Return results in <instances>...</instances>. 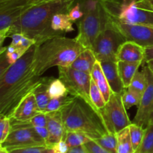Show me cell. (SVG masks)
I'll list each match as a JSON object with an SVG mask.
<instances>
[{"mask_svg": "<svg viewBox=\"0 0 153 153\" xmlns=\"http://www.w3.org/2000/svg\"><path fill=\"white\" fill-rule=\"evenodd\" d=\"M51 148H52V149H54L55 150L61 153H67L69 150L68 146H67V143H66V141L64 140H60L59 142L56 143L55 144L52 145V146H51Z\"/></svg>", "mask_w": 153, "mask_h": 153, "instance_id": "cell-38", "label": "cell"}, {"mask_svg": "<svg viewBox=\"0 0 153 153\" xmlns=\"http://www.w3.org/2000/svg\"><path fill=\"white\" fill-rule=\"evenodd\" d=\"M11 131L10 118L6 116H0V144L2 143Z\"/></svg>", "mask_w": 153, "mask_h": 153, "instance_id": "cell-33", "label": "cell"}, {"mask_svg": "<svg viewBox=\"0 0 153 153\" xmlns=\"http://www.w3.org/2000/svg\"><path fill=\"white\" fill-rule=\"evenodd\" d=\"M84 16L79 20V32L75 38L85 49H91L99 34L108 23L102 0H77Z\"/></svg>", "mask_w": 153, "mask_h": 153, "instance_id": "cell-5", "label": "cell"}, {"mask_svg": "<svg viewBox=\"0 0 153 153\" xmlns=\"http://www.w3.org/2000/svg\"><path fill=\"white\" fill-rule=\"evenodd\" d=\"M141 64H143L142 62L117 61V67L120 76L126 88H128L129 87L134 75L138 71L139 67Z\"/></svg>", "mask_w": 153, "mask_h": 153, "instance_id": "cell-21", "label": "cell"}, {"mask_svg": "<svg viewBox=\"0 0 153 153\" xmlns=\"http://www.w3.org/2000/svg\"><path fill=\"white\" fill-rule=\"evenodd\" d=\"M41 113L32 92L27 94L13 110L10 121L16 123L28 122L38 114Z\"/></svg>", "mask_w": 153, "mask_h": 153, "instance_id": "cell-14", "label": "cell"}, {"mask_svg": "<svg viewBox=\"0 0 153 153\" xmlns=\"http://www.w3.org/2000/svg\"><path fill=\"white\" fill-rule=\"evenodd\" d=\"M76 38L55 36L38 44L34 55L33 69L41 76L54 67H70L78 55L85 49Z\"/></svg>", "mask_w": 153, "mask_h": 153, "instance_id": "cell-3", "label": "cell"}, {"mask_svg": "<svg viewBox=\"0 0 153 153\" xmlns=\"http://www.w3.org/2000/svg\"><path fill=\"white\" fill-rule=\"evenodd\" d=\"M48 153H61V152H58V151L55 150V149H52V148L49 147V151H48Z\"/></svg>", "mask_w": 153, "mask_h": 153, "instance_id": "cell-46", "label": "cell"}, {"mask_svg": "<svg viewBox=\"0 0 153 153\" xmlns=\"http://www.w3.org/2000/svg\"><path fill=\"white\" fill-rule=\"evenodd\" d=\"M117 153H134L129 134V128L126 127L117 133Z\"/></svg>", "mask_w": 153, "mask_h": 153, "instance_id": "cell-23", "label": "cell"}, {"mask_svg": "<svg viewBox=\"0 0 153 153\" xmlns=\"http://www.w3.org/2000/svg\"><path fill=\"white\" fill-rule=\"evenodd\" d=\"M73 22L70 20L68 13H58L52 17V28L54 31L63 34L65 32H71L75 30Z\"/></svg>", "mask_w": 153, "mask_h": 153, "instance_id": "cell-22", "label": "cell"}, {"mask_svg": "<svg viewBox=\"0 0 153 153\" xmlns=\"http://www.w3.org/2000/svg\"><path fill=\"white\" fill-rule=\"evenodd\" d=\"M92 139L84 133L79 131H67L66 132L64 140L67 143L69 149L84 146Z\"/></svg>", "mask_w": 153, "mask_h": 153, "instance_id": "cell-24", "label": "cell"}, {"mask_svg": "<svg viewBox=\"0 0 153 153\" xmlns=\"http://www.w3.org/2000/svg\"><path fill=\"white\" fill-rule=\"evenodd\" d=\"M149 61H153V46L145 47V56L143 63L146 64Z\"/></svg>", "mask_w": 153, "mask_h": 153, "instance_id": "cell-41", "label": "cell"}, {"mask_svg": "<svg viewBox=\"0 0 153 153\" xmlns=\"http://www.w3.org/2000/svg\"><path fill=\"white\" fill-rule=\"evenodd\" d=\"M67 153H89V152L86 150V149L84 147V146H78V147L69 149L68 152Z\"/></svg>", "mask_w": 153, "mask_h": 153, "instance_id": "cell-42", "label": "cell"}, {"mask_svg": "<svg viewBox=\"0 0 153 153\" xmlns=\"http://www.w3.org/2000/svg\"><path fill=\"white\" fill-rule=\"evenodd\" d=\"M97 58L91 49H85L72 63L70 67L76 70L91 74Z\"/></svg>", "mask_w": 153, "mask_h": 153, "instance_id": "cell-18", "label": "cell"}, {"mask_svg": "<svg viewBox=\"0 0 153 153\" xmlns=\"http://www.w3.org/2000/svg\"><path fill=\"white\" fill-rule=\"evenodd\" d=\"M53 79V77H43L41 82L32 91L39 108L43 113H44L51 100L49 94V87Z\"/></svg>", "mask_w": 153, "mask_h": 153, "instance_id": "cell-19", "label": "cell"}, {"mask_svg": "<svg viewBox=\"0 0 153 153\" xmlns=\"http://www.w3.org/2000/svg\"><path fill=\"white\" fill-rule=\"evenodd\" d=\"M84 147L89 153H111L96 143L94 140H91L89 142L85 143Z\"/></svg>", "mask_w": 153, "mask_h": 153, "instance_id": "cell-36", "label": "cell"}, {"mask_svg": "<svg viewBox=\"0 0 153 153\" xmlns=\"http://www.w3.org/2000/svg\"><path fill=\"white\" fill-rule=\"evenodd\" d=\"M11 131L1 146L7 149L27 146H47L45 140L39 135L35 128L28 122H11Z\"/></svg>", "mask_w": 153, "mask_h": 153, "instance_id": "cell-9", "label": "cell"}, {"mask_svg": "<svg viewBox=\"0 0 153 153\" xmlns=\"http://www.w3.org/2000/svg\"><path fill=\"white\" fill-rule=\"evenodd\" d=\"M143 70L146 75L147 85L142 95L140 105L137 107V113L134 120L131 121V123L146 128L149 125V118L153 111V76L146 65L143 67Z\"/></svg>", "mask_w": 153, "mask_h": 153, "instance_id": "cell-12", "label": "cell"}, {"mask_svg": "<svg viewBox=\"0 0 153 153\" xmlns=\"http://www.w3.org/2000/svg\"><path fill=\"white\" fill-rule=\"evenodd\" d=\"M46 120L47 124L46 128L49 131V140L47 146L51 147L52 145L55 144L60 140H64L65 137V129L61 116V111H55L47 113Z\"/></svg>", "mask_w": 153, "mask_h": 153, "instance_id": "cell-15", "label": "cell"}, {"mask_svg": "<svg viewBox=\"0 0 153 153\" xmlns=\"http://www.w3.org/2000/svg\"><path fill=\"white\" fill-rule=\"evenodd\" d=\"M138 6L140 8L153 12V0H139Z\"/></svg>", "mask_w": 153, "mask_h": 153, "instance_id": "cell-40", "label": "cell"}, {"mask_svg": "<svg viewBox=\"0 0 153 153\" xmlns=\"http://www.w3.org/2000/svg\"><path fill=\"white\" fill-rule=\"evenodd\" d=\"M96 143H98L100 146L104 148L111 153H117V134L113 133H108L101 137L94 140Z\"/></svg>", "mask_w": 153, "mask_h": 153, "instance_id": "cell-27", "label": "cell"}, {"mask_svg": "<svg viewBox=\"0 0 153 153\" xmlns=\"http://www.w3.org/2000/svg\"><path fill=\"white\" fill-rule=\"evenodd\" d=\"M90 97H91L92 104L99 111H101L105 106L106 102L105 100L104 97L97 85L93 80H91V88H90Z\"/></svg>", "mask_w": 153, "mask_h": 153, "instance_id": "cell-31", "label": "cell"}, {"mask_svg": "<svg viewBox=\"0 0 153 153\" xmlns=\"http://www.w3.org/2000/svg\"><path fill=\"white\" fill-rule=\"evenodd\" d=\"M28 123L33 127H46V124H47L46 114L41 112L34 117L29 121H28Z\"/></svg>", "mask_w": 153, "mask_h": 153, "instance_id": "cell-35", "label": "cell"}, {"mask_svg": "<svg viewBox=\"0 0 153 153\" xmlns=\"http://www.w3.org/2000/svg\"><path fill=\"white\" fill-rule=\"evenodd\" d=\"M149 123H153V111H152V114H151V116H150V118H149Z\"/></svg>", "mask_w": 153, "mask_h": 153, "instance_id": "cell-47", "label": "cell"}, {"mask_svg": "<svg viewBox=\"0 0 153 153\" xmlns=\"http://www.w3.org/2000/svg\"><path fill=\"white\" fill-rule=\"evenodd\" d=\"M114 25L126 37V40L137 43L148 47L153 46V26L141 24H124L110 22Z\"/></svg>", "mask_w": 153, "mask_h": 153, "instance_id": "cell-13", "label": "cell"}, {"mask_svg": "<svg viewBox=\"0 0 153 153\" xmlns=\"http://www.w3.org/2000/svg\"><path fill=\"white\" fill-rule=\"evenodd\" d=\"M126 41L123 34L108 22L107 26L99 34L93 45L92 51L98 61H117L121 45Z\"/></svg>", "mask_w": 153, "mask_h": 153, "instance_id": "cell-7", "label": "cell"}, {"mask_svg": "<svg viewBox=\"0 0 153 153\" xmlns=\"http://www.w3.org/2000/svg\"><path fill=\"white\" fill-rule=\"evenodd\" d=\"M9 1V0H0V2H3V1Z\"/></svg>", "mask_w": 153, "mask_h": 153, "instance_id": "cell-48", "label": "cell"}, {"mask_svg": "<svg viewBox=\"0 0 153 153\" xmlns=\"http://www.w3.org/2000/svg\"><path fill=\"white\" fill-rule=\"evenodd\" d=\"M49 149L47 146H35L7 149V151L9 153H48Z\"/></svg>", "mask_w": 153, "mask_h": 153, "instance_id": "cell-34", "label": "cell"}, {"mask_svg": "<svg viewBox=\"0 0 153 153\" xmlns=\"http://www.w3.org/2000/svg\"><path fill=\"white\" fill-rule=\"evenodd\" d=\"M100 112L109 133L117 134L131 124L121 94L112 93L105 106Z\"/></svg>", "mask_w": 153, "mask_h": 153, "instance_id": "cell-8", "label": "cell"}, {"mask_svg": "<svg viewBox=\"0 0 153 153\" xmlns=\"http://www.w3.org/2000/svg\"><path fill=\"white\" fill-rule=\"evenodd\" d=\"M75 1L76 0H49L34 4L12 25L7 33V37L13 34H21L40 44L51 37L63 35V33L52 29V17L58 13H68Z\"/></svg>", "mask_w": 153, "mask_h": 153, "instance_id": "cell-2", "label": "cell"}, {"mask_svg": "<svg viewBox=\"0 0 153 153\" xmlns=\"http://www.w3.org/2000/svg\"><path fill=\"white\" fill-rule=\"evenodd\" d=\"M146 66L149 67V70H150V72L152 73V74L153 76V61H148V62L146 63Z\"/></svg>", "mask_w": 153, "mask_h": 153, "instance_id": "cell-44", "label": "cell"}, {"mask_svg": "<svg viewBox=\"0 0 153 153\" xmlns=\"http://www.w3.org/2000/svg\"><path fill=\"white\" fill-rule=\"evenodd\" d=\"M34 5L28 0H9L0 2V44L2 47L7 33L29 7Z\"/></svg>", "mask_w": 153, "mask_h": 153, "instance_id": "cell-11", "label": "cell"}, {"mask_svg": "<svg viewBox=\"0 0 153 153\" xmlns=\"http://www.w3.org/2000/svg\"><path fill=\"white\" fill-rule=\"evenodd\" d=\"M68 16L72 22H76L82 19V16H84V13L81 9L80 4L79 3L77 2L76 5H73L72 7V8L69 11Z\"/></svg>", "mask_w": 153, "mask_h": 153, "instance_id": "cell-37", "label": "cell"}, {"mask_svg": "<svg viewBox=\"0 0 153 153\" xmlns=\"http://www.w3.org/2000/svg\"><path fill=\"white\" fill-rule=\"evenodd\" d=\"M61 111L65 132L79 131L92 140L109 133L100 111L81 97H75Z\"/></svg>", "mask_w": 153, "mask_h": 153, "instance_id": "cell-4", "label": "cell"}, {"mask_svg": "<svg viewBox=\"0 0 153 153\" xmlns=\"http://www.w3.org/2000/svg\"><path fill=\"white\" fill-rule=\"evenodd\" d=\"M91 79L96 83L99 89L102 94L105 100L107 102L110 99L112 94V91L111 90L110 85L108 82L107 79L104 74L102 68L101 67L100 61H97L94 65V69L91 73Z\"/></svg>", "mask_w": 153, "mask_h": 153, "instance_id": "cell-20", "label": "cell"}, {"mask_svg": "<svg viewBox=\"0 0 153 153\" xmlns=\"http://www.w3.org/2000/svg\"><path fill=\"white\" fill-rule=\"evenodd\" d=\"M121 96H122L123 102L124 105L127 110L132 106H137L138 107L142 97V95L129 89V88H126V90Z\"/></svg>", "mask_w": 153, "mask_h": 153, "instance_id": "cell-30", "label": "cell"}, {"mask_svg": "<svg viewBox=\"0 0 153 153\" xmlns=\"http://www.w3.org/2000/svg\"><path fill=\"white\" fill-rule=\"evenodd\" d=\"M145 48L130 40L124 42L120 47L117 55V61L142 62L144 61Z\"/></svg>", "mask_w": 153, "mask_h": 153, "instance_id": "cell-16", "label": "cell"}, {"mask_svg": "<svg viewBox=\"0 0 153 153\" xmlns=\"http://www.w3.org/2000/svg\"><path fill=\"white\" fill-rule=\"evenodd\" d=\"M139 0H102L109 22L152 25L153 12L138 6Z\"/></svg>", "mask_w": 153, "mask_h": 153, "instance_id": "cell-6", "label": "cell"}, {"mask_svg": "<svg viewBox=\"0 0 153 153\" xmlns=\"http://www.w3.org/2000/svg\"><path fill=\"white\" fill-rule=\"evenodd\" d=\"M100 64L102 68L104 74L110 85L112 93L121 94L126 90L120 76L117 61H100Z\"/></svg>", "mask_w": 153, "mask_h": 153, "instance_id": "cell-17", "label": "cell"}, {"mask_svg": "<svg viewBox=\"0 0 153 153\" xmlns=\"http://www.w3.org/2000/svg\"><path fill=\"white\" fill-rule=\"evenodd\" d=\"M49 94L51 99L60 98L70 94L64 82L60 79H55V78L49 85Z\"/></svg>", "mask_w": 153, "mask_h": 153, "instance_id": "cell-28", "label": "cell"}, {"mask_svg": "<svg viewBox=\"0 0 153 153\" xmlns=\"http://www.w3.org/2000/svg\"><path fill=\"white\" fill-rule=\"evenodd\" d=\"M34 128H35L37 134L45 140L47 145L48 140H49V131H48L47 128L46 127H34Z\"/></svg>", "mask_w": 153, "mask_h": 153, "instance_id": "cell-39", "label": "cell"}, {"mask_svg": "<svg viewBox=\"0 0 153 153\" xmlns=\"http://www.w3.org/2000/svg\"><path fill=\"white\" fill-rule=\"evenodd\" d=\"M146 85H147V80H146V75L143 70H142L141 72L137 71L136 73L128 88L138 93L140 95H143V92L146 90Z\"/></svg>", "mask_w": 153, "mask_h": 153, "instance_id": "cell-32", "label": "cell"}, {"mask_svg": "<svg viewBox=\"0 0 153 153\" xmlns=\"http://www.w3.org/2000/svg\"><path fill=\"white\" fill-rule=\"evenodd\" d=\"M0 153H9L7 149L2 147V146H0Z\"/></svg>", "mask_w": 153, "mask_h": 153, "instance_id": "cell-45", "label": "cell"}, {"mask_svg": "<svg viewBox=\"0 0 153 153\" xmlns=\"http://www.w3.org/2000/svg\"><path fill=\"white\" fill-rule=\"evenodd\" d=\"M30 3L33 4H40V3L44 2V1H49V0H28Z\"/></svg>", "mask_w": 153, "mask_h": 153, "instance_id": "cell-43", "label": "cell"}, {"mask_svg": "<svg viewBox=\"0 0 153 153\" xmlns=\"http://www.w3.org/2000/svg\"><path fill=\"white\" fill-rule=\"evenodd\" d=\"M37 43L0 75V116L10 117L19 102L42 81L33 69Z\"/></svg>", "mask_w": 153, "mask_h": 153, "instance_id": "cell-1", "label": "cell"}, {"mask_svg": "<svg viewBox=\"0 0 153 153\" xmlns=\"http://www.w3.org/2000/svg\"><path fill=\"white\" fill-rule=\"evenodd\" d=\"M128 128H129L131 143H132L133 148H134V150L135 152L141 143L142 140H143L145 132H146V128L134 123H131L128 126Z\"/></svg>", "mask_w": 153, "mask_h": 153, "instance_id": "cell-29", "label": "cell"}, {"mask_svg": "<svg viewBox=\"0 0 153 153\" xmlns=\"http://www.w3.org/2000/svg\"><path fill=\"white\" fill-rule=\"evenodd\" d=\"M58 68V79L64 82L69 94L74 97H81L93 105L90 97L91 75L76 70L70 67H59Z\"/></svg>", "mask_w": 153, "mask_h": 153, "instance_id": "cell-10", "label": "cell"}, {"mask_svg": "<svg viewBox=\"0 0 153 153\" xmlns=\"http://www.w3.org/2000/svg\"><path fill=\"white\" fill-rule=\"evenodd\" d=\"M134 153H153V123L146 126L143 140Z\"/></svg>", "mask_w": 153, "mask_h": 153, "instance_id": "cell-25", "label": "cell"}, {"mask_svg": "<svg viewBox=\"0 0 153 153\" xmlns=\"http://www.w3.org/2000/svg\"><path fill=\"white\" fill-rule=\"evenodd\" d=\"M74 98V96H72L70 94H69V95L65 96V97H60V98L51 99L49 104L47 105V107H46L44 113L47 114L50 113V112L61 111L67 105H68L70 102L73 101Z\"/></svg>", "mask_w": 153, "mask_h": 153, "instance_id": "cell-26", "label": "cell"}]
</instances>
